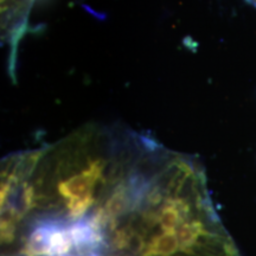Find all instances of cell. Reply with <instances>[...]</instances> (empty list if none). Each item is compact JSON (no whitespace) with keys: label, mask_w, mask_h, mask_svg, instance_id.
<instances>
[{"label":"cell","mask_w":256,"mask_h":256,"mask_svg":"<svg viewBox=\"0 0 256 256\" xmlns=\"http://www.w3.org/2000/svg\"><path fill=\"white\" fill-rule=\"evenodd\" d=\"M2 186V256H240L202 170L156 147L62 144Z\"/></svg>","instance_id":"cell-1"}]
</instances>
